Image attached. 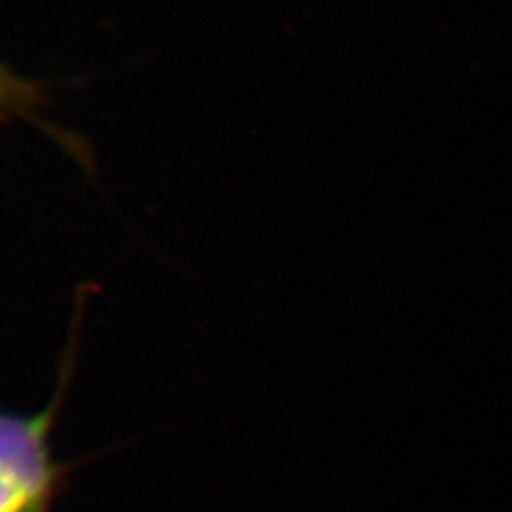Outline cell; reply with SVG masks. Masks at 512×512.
<instances>
[{
    "instance_id": "cell-2",
    "label": "cell",
    "mask_w": 512,
    "mask_h": 512,
    "mask_svg": "<svg viewBox=\"0 0 512 512\" xmlns=\"http://www.w3.org/2000/svg\"><path fill=\"white\" fill-rule=\"evenodd\" d=\"M52 501L16 476L0 473V512H50Z\"/></svg>"
},
{
    "instance_id": "cell-1",
    "label": "cell",
    "mask_w": 512,
    "mask_h": 512,
    "mask_svg": "<svg viewBox=\"0 0 512 512\" xmlns=\"http://www.w3.org/2000/svg\"><path fill=\"white\" fill-rule=\"evenodd\" d=\"M54 418L55 406L35 416L0 410V473L16 476L52 499L63 480L50 442Z\"/></svg>"
}]
</instances>
